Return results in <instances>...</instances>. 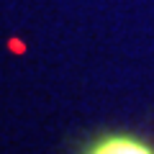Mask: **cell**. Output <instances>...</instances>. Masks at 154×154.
Returning a JSON list of instances; mask_svg holds the SVG:
<instances>
[{"label": "cell", "instance_id": "obj_1", "mask_svg": "<svg viewBox=\"0 0 154 154\" xmlns=\"http://www.w3.org/2000/svg\"><path fill=\"white\" fill-rule=\"evenodd\" d=\"M77 154H154V144L131 131H105L85 141Z\"/></svg>", "mask_w": 154, "mask_h": 154}]
</instances>
